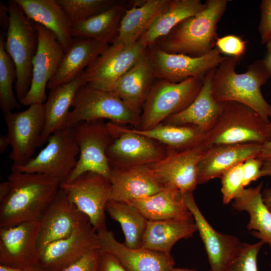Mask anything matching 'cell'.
Here are the masks:
<instances>
[{
  "label": "cell",
  "mask_w": 271,
  "mask_h": 271,
  "mask_svg": "<svg viewBox=\"0 0 271 271\" xmlns=\"http://www.w3.org/2000/svg\"><path fill=\"white\" fill-rule=\"evenodd\" d=\"M60 183L43 174L12 172L0 184V228L41 220Z\"/></svg>",
  "instance_id": "1"
},
{
  "label": "cell",
  "mask_w": 271,
  "mask_h": 271,
  "mask_svg": "<svg viewBox=\"0 0 271 271\" xmlns=\"http://www.w3.org/2000/svg\"><path fill=\"white\" fill-rule=\"evenodd\" d=\"M238 59L226 57L215 68L211 81V92L218 103L236 101L257 112L268 122L271 120V105L265 99L261 88L271 77V68L266 59L251 63L246 71L237 73Z\"/></svg>",
  "instance_id": "2"
},
{
  "label": "cell",
  "mask_w": 271,
  "mask_h": 271,
  "mask_svg": "<svg viewBox=\"0 0 271 271\" xmlns=\"http://www.w3.org/2000/svg\"><path fill=\"white\" fill-rule=\"evenodd\" d=\"M228 0H207L205 8L177 25L154 45L170 54L193 57L204 56L215 47L217 25L224 14Z\"/></svg>",
  "instance_id": "3"
},
{
  "label": "cell",
  "mask_w": 271,
  "mask_h": 271,
  "mask_svg": "<svg viewBox=\"0 0 271 271\" xmlns=\"http://www.w3.org/2000/svg\"><path fill=\"white\" fill-rule=\"evenodd\" d=\"M8 8L9 24L4 44L16 67L15 91L20 102L26 96L31 86L38 33L35 23L26 16L15 0L10 1Z\"/></svg>",
  "instance_id": "4"
},
{
  "label": "cell",
  "mask_w": 271,
  "mask_h": 271,
  "mask_svg": "<svg viewBox=\"0 0 271 271\" xmlns=\"http://www.w3.org/2000/svg\"><path fill=\"white\" fill-rule=\"evenodd\" d=\"M219 114L208 132V146L245 143L263 144L269 140L267 131L270 122L265 121L250 107L236 101L220 103Z\"/></svg>",
  "instance_id": "5"
},
{
  "label": "cell",
  "mask_w": 271,
  "mask_h": 271,
  "mask_svg": "<svg viewBox=\"0 0 271 271\" xmlns=\"http://www.w3.org/2000/svg\"><path fill=\"white\" fill-rule=\"evenodd\" d=\"M72 107L66 126L104 119L122 125H140L141 112L130 107L112 91L94 88L87 83L78 90Z\"/></svg>",
  "instance_id": "6"
},
{
  "label": "cell",
  "mask_w": 271,
  "mask_h": 271,
  "mask_svg": "<svg viewBox=\"0 0 271 271\" xmlns=\"http://www.w3.org/2000/svg\"><path fill=\"white\" fill-rule=\"evenodd\" d=\"M204 78H190L178 83L160 79L155 81L143 107L138 129L152 128L185 109L199 93Z\"/></svg>",
  "instance_id": "7"
},
{
  "label": "cell",
  "mask_w": 271,
  "mask_h": 271,
  "mask_svg": "<svg viewBox=\"0 0 271 271\" xmlns=\"http://www.w3.org/2000/svg\"><path fill=\"white\" fill-rule=\"evenodd\" d=\"M39 154L24 165L13 166L12 172L37 173L66 182L75 167L79 154L73 126L58 130L48 139Z\"/></svg>",
  "instance_id": "8"
},
{
  "label": "cell",
  "mask_w": 271,
  "mask_h": 271,
  "mask_svg": "<svg viewBox=\"0 0 271 271\" xmlns=\"http://www.w3.org/2000/svg\"><path fill=\"white\" fill-rule=\"evenodd\" d=\"M106 123L112 136L106 151L110 167L150 165L166 156L167 148L158 142L122 125Z\"/></svg>",
  "instance_id": "9"
},
{
  "label": "cell",
  "mask_w": 271,
  "mask_h": 271,
  "mask_svg": "<svg viewBox=\"0 0 271 271\" xmlns=\"http://www.w3.org/2000/svg\"><path fill=\"white\" fill-rule=\"evenodd\" d=\"M72 126L79 149V157L66 182L89 172L99 174L109 179L111 167L106 151L112 136L107 123L103 120H97L81 122Z\"/></svg>",
  "instance_id": "10"
},
{
  "label": "cell",
  "mask_w": 271,
  "mask_h": 271,
  "mask_svg": "<svg viewBox=\"0 0 271 271\" xmlns=\"http://www.w3.org/2000/svg\"><path fill=\"white\" fill-rule=\"evenodd\" d=\"M60 189L88 218L97 232L106 228L105 207L111 191L108 178L96 173L86 172L71 181L61 183Z\"/></svg>",
  "instance_id": "11"
},
{
  "label": "cell",
  "mask_w": 271,
  "mask_h": 271,
  "mask_svg": "<svg viewBox=\"0 0 271 271\" xmlns=\"http://www.w3.org/2000/svg\"><path fill=\"white\" fill-rule=\"evenodd\" d=\"M13 166L25 164L39 147L45 123L44 104H35L26 110L4 113Z\"/></svg>",
  "instance_id": "12"
},
{
  "label": "cell",
  "mask_w": 271,
  "mask_h": 271,
  "mask_svg": "<svg viewBox=\"0 0 271 271\" xmlns=\"http://www.w3.org/2000/svg\"><path fill=\"white\" fill-rule=\"evenodd\" d=\"M147 47L139 41L129 45H109L84 70L87 84L111 91L116 82L136 63Z\"/></svg>",
  "instance_id": "13"
},
{
  "label": "cell",
  "mask_w": 271,
  "mask_h": 271,
  "mask_svg": "<svg viewBox=\"0 0 271 271\" xmlns=\"http://www.w3.org/2000/svg\"><path fill=\"white\" fill-rule=\"evenodd\" d=\"M35 25L38 33V46L33 61L31 84L26 96L20 101L25 106L45 103L47 85L56 74L65 53L52 31L39 24Z\"/></svg>",
  "instance_id": "14"
},
{
  "label": "cell",
  "mask_w": 271,
  "mask_h": 271,
  "mask_svg": "<svg viewBox=\"0 0 271 271\" xmlns=\"http://www.w3.org/2000/svg\"><path fill=\"white\" fill-rule=\"evenodd\" d=\"M100 248L98 233L88 220L69 236L44 247L39 253L38 264L48 271H62L89 251Z\"/></svg>",
  "instance_id": "15"
},
{
  "label": "cell",
  "mask_w": 271,
  "mask_h": 271,
  "mask_svg": "<svg viewBox=\"0 0 271 271\" xmlns=\"http://www.w3.org/2000/svg\"><path fill=\"white\" fill-rule=\"evenodd\" d=\"M207 147L204 142L183 151L167 150L163 159L149 166L164 187H174L182 194L193 192L198 184V164Z\"/></svg>",
  "instance_id": "16"
},
{
  "label": "cell",
  "mask_w": 271,
  "mask_h": 271,
  "mask_svg": "<svg viewBox=\"0 0 271 271\" xmlns=\"http://www.w3.org/2000/svg\"><path fill=\"white\" fill-rule=\"evenodd\" d=\"M148 47L157 79L174 83L190 78L205 77L209 71L217 68L226 57L216 47L206 55L199 57L168 53L154 44Z\"/></svg>",
  "instance_id": "17"
},
{
  "label": "cell",
  "mask_w": 271,
  "mask_h": 271,
  "mask_svg": "<svg viewBox=\"0 0 271 271\" xmlns=\"http://www.w3.org/2000/svg\"><path fill=\"white\" fill-rule=\"evenodd\" d=\"M40 220L0 228V265L25 269L38 264Z\"/></svg>",
  "instance_id": "18"
},
{
  "label": "cell",
  "mask_w": 271,
  "mask_h": 271,
  "mask_svg": "<svg viewBox=\"0 0 271 271\" xmlns=\"http://www.w3.org/2000/svg\"><path fill=\"white\" fill-rule=\"evenodd\" d=\"M183 196L204 245L210 270L226 271L241 242L236 236L220 233L211 226L197 206L193 192L185 193Z\"/></svg>",
  "instance_id": "19"
},
{
  "label": "cell",
  "mask_w": 271,
  "mask_h": 271,
  "mask_svg": "<svg viewBox=\"0 0 271 271\" xmlns=\"http://www.w3.org/2000/svg\"><path fill=\"white\" fill-rule=\"evenodd\" d=\"M89 220L60 188L40 220L37 249L39 252L54 241L70 235L83 223Z\"/></svg>",
  "instance_id": "20"
},
{
  "label": "cell",
  "mask_w": 271,
  "mask_h": 271,
  "mask_svg": "<svg viewBox=\"0 0 271 271\" xmlns=\"http://www.w3.org/2000/svg\"><path fill=\"white\" fill-rule=\"evenodd\" d=\"M110 200L129 202L151 196L164 187L149 165L111 167Z\"/></svg>",
  "instance_id": "21"
},
{
  "label": "cell",
  "mask_w": 271,
  "mask_h": 271,
  "mask_svg": "<svg viewBox=\"0 0 271 271\" xmlns=\"http://www.w3.org/2000/svg\"><path fill=\"white\" fill-rule=\"evenodd\" d=\"M100 249L107 251L128 271H173L175 262L171 254L143 247L130 248L116 240L106 228L97 231Z\"/></svg>",
  "instance_id": "22"
},
{
  "label": "cell",
  "mask_w": 271,
  "mask_h": 271,
  "mask_svg": "<svg viewBox=\"0 0 271 271\" xmlns=\"http://www.w3.org/2000/svg\"><path fill=\"white\" fill-rule=\"evenodd\" d=\"M261 144L212 145L205 149L198 164V184L219 178L228 169L245 160L258 157Z\"/></svg>",
  "instance_id": "23"
},
{
  "label": "cell",
  "mask_w": 271,
  "mask_h": 271,
  "mask_svg": "<svg viewBox=\"0 0 271 271\" xmlns=\"http://www.w3.org/2000/svg\"><path fill=\"white\" fill-rule=\"evenodd\" d=\"M156 78L148 47L136 63L116 82L111 91L130 107L141 113Z\"/></svg>",
  "instance_id": "24"
},
{
  "label": "cell",
  "mask_w": 271,
  "mask_h": 271,
  "mask_svg": "<svg viewBox=\"0 0 271 271\" xmlns=\"http://www.w3.org/2000/svg\"><path fill=\"white\" fill-rule=\"evenodd\" d=\"M84 71L74 80L50 89L45 103V123L39 147L42 146L55 131L65 128L76 94L86 84Z\"/></svg>",
  "instance_id": "25"
},
{
  "label": "cell",
  "mask_w": 271,
  "mask_h": 271,
  "mask_svg": "<svg viewBox=\"0 0 271 271\" xmlns=\"http://www.w3.org/2000/svg\"><path fill=\"white\" fill-rule=\"evenodd\" d=\"M33 22L52 31L65 52L72 44L71 24L57 0H15Z\"/></svg>",
  "instance_id": "26"
},
{
  "label": "cell",
  "mask_w": 271,
  "mask_h": 271,
  "mask_svg": "<svg viewBox=\"0 0 271 271\" xmlns=\"http://www.w3.org/2000/svg\"><path fill=\"white\" fill-rule=\"evenodd\" d=\"M109 44L95 40L74 38L47 88L51 89L75 79Z\"/></svg>",
  "instance_id": "27"
},
{
  "label": "cell",
  "mask_w": 271,
  "mask_h": 271,
  "mask_svg": "<svg viewBox=\"0 0 271 271\" xmlns=\"http://www.w3.org/2000/svg\"><path fill=\"white\" fill-rule=\"evenodd\" d=\"M213 69L206 74L202 87L193 101L185 109L167 117L162 123L172 125L197 126L209 132L217 119L220 105L214 99L211 92Z\"/></svg>",
  "instance_id": "28"
},
{
  "label": "cell",
  "mask_w": 271,
  "mask_h": 271,
  "mask_svg": "<svg viewBox=\"0 0 271 271\" xmlns=\"http://www.w3.org/2000/svg\"><path fill=\"white\" fill-rule=\"evenodd\" d=\"M149 221L189 220L193 218L187 208L183 194L167 186L148 197L129 202Z\"/></svg>",
  "instance_id": "29"
},
{
  "label": "cell",
  "mask_w": 271,
  "mask_h": 271,
  "mask_svg": "<svg viewBox=\"0 0 271 271\" xmlns=\"http://www.w3.org/2000/svg\"><path fill=\"white\" fill-rule=\"evenodd\" d=\"M168 0H147L134 3L127 9L112 44L129 45L138 41L160 15Z\"/></svg>",
  "instance_id": "30"
},
{
  "label": "cell",
  "mask_w": 271,
  "mask_h": 271,
  "mask_svg": "<svg viewBox=\"0 0 271 271\" xmlns=\"http://www.w3.org/2000/svg\"><path fill=\"white\" fill-rule=\"evenodd\" d=\"M193 220H148L141 247L171 254L176 242L192 237L197 231Z\"/></svg>",
  "instance_id": "31"
},
{
  "label": "cell",
  "mask_w": 271,
  "mask_h": 271,
  "mask_svg": "<svg viewBox=\"0 0 271 271\" xmlns=\"http://www.w3.org/2000/svg\"><path fill=\"white\" fill-rule=\"evenodd\" d=\"M200 0H168L149 29L138 41L148 47L165 36L180 22L194 16L205 7Z\"/></svg>",
  "instance_id": "32"
},
{
  "label": "cell",
  "mask_w": 271,
  "mask_h": 271,
  "mask_svg": "<svg viewBox=\"0 0 271 271\" xmlns=\"http://www.w3.org/2000/svg\"><path fill=\"white\" fill-rule=\"evenodd\" d=\"M122 3L118 1L104 11L83 22L72 25V37L112 44L117 35L121 20L127 10Z\"/></svg>",
  "instance_id": "33"
},
{
  "label": "cell",
  "mask_w": 271,
  "mask_h": 271,
  "mask_svg": "<svg viewBox=\"0 0 271 271\" xmlns=\"http://www.w3.org/2000/svg\"><path fill=\"white\" fill-rule=\"evenodd\" d=\"M262 186L261 182L255 187L245 188L233 200L232 206L237 211L248 213V229L253 230V236L271 246V213L262 200Z\"/></svg>",
  "instance_id": "34"
},
{
  "label": "cell",
  "mask_w": 271,
  "mask_h": 271,
  "mask_svg": "<svg viewBox=\"0 0 271 271\" xmlns=\"http://www.w3.org/2000/svg\"><path fill=\"white\" fill-rule=\"evenodd\" d=\"M131 130L158 142L167 150L174 151L185 150L206 142L208 133L196 125L163 123L149 129Z\"/></svg>",
  "instance_id": "35"
},
{
  "label": "cell",
  "mask_w": 271,
  "mask_h": 271,
  "mask_svg": "<svg viewBox=\"0 0 271 271\" xmlns=\"http://www.w3.org/2000/svg\"><path fill=\"white\" fill-rule=\"evenodd\" d=\"M105 211L120 225L125 236L124 244L130 248L141 247L148 220L140 210L129 202L110 200Z\"/></svg>",
  "instance_id": "36"
},
{
  "label": "cell",
  "mask_w": 271,
  "mask_h": 271,
  "mask_svg": "<svg viewBox=\"0 0 271 271\" xmlns=\"http://www.w3.org/2000/svg\"><path fill=\"white\" fill-rule=\"evenodd\" d=\"M5 35H0V107L4 113L20 108L21 103L13 89L17 79L15 64L5 48Z\"/></svg>",
  "instance_id": "37"
},
{
  "label": "cell",
  "mask_w": 271,
  "mask_h": 271,
  "mask_svg": "<svg viewBox=\"0 0 271 271\" xmlns=\"http://www.w3.org/2000/svg\"><path fill=\"white\" fill-rule=\"evenodd\" d=\"M116 0H57L66 14L71 26L83 22L108 9Z\"/></svg>",
  "instance_id": "38"
},
{
  "label": "cell",
  "mask_w": 271,
  "mask_h": 271,
  "mask_svg": "<svg viewBox=\"0 0 271 271\" xmlns=\"http://www.w3.org/2000/svg\"><path fill=\"white\" fill-rule=\"evenodd\" d=\"M264 244L261 240L253 244L241 242L226 271H258V254Z\"/></svg>",
  "instance_id": "39"
},
{
  "label": "cell",
  "mask_w": 271,
  "mask_h": 271,
  "mask_svg": "<svg viewBox=\"0 0 271 271\" xmlns=\"http://www.w3.org/2000/svg\"><path fill=\"white\" fill-rule=\"evenodd\" d=\"M220 179L222 202L224 205H226L240 195L245 189L242 163L228 169Z\"/></svg>",
  "instance_id": "40"
},
{
  "label": "cell",
  "mask_w": 271,
  "mask_h": 271,
  "mask_svg": "<svg viewBox=\"0 0 271 271\" xmlns=\"http://www.w3.org/2000/svg\"><path fill=\"white\" fill-rule=\"evenodd\" d=\"M215 47L221 54L237 58L243 56L246 48V42L237 36L228 35L217 39Z\"/></svg>",
  "instance_id": "41"
},
{
  "label": "cell",
  "mask_w": 271,
  "mask_h": 271,
  "mask_svg": "<svg viewBox=\"0 0 271 271\" xmlns=\"http://www.w3.org/2000/svg\"><path fill=\"white\" fill-rule=\"evenodd\" d=\"M260 20L258 30L262 44H266L271 36V0H262L259 5Z\"/></svg>",
  "instance_id": "42"
},
{
  "label": "cell",
  "mask_w": 271,
  "mask_h": 271,
  "mask_svg": "<svg viewBox=\"0 0 271 271\" xmlns=\"http://www.w3.org/2000/svg\"><path fill=\"white\" fill-rule=\"evenodd\" d=\"M100 249L89 251L62 271H98Z\"/></svg>",
  "instance_id": "43"
},
{
  "label": "cell",
  "mask_w": 271,
  "mask_h": 271,
  "mask_svg": "<svg viewBox=\"0 0 271 271\" xmlns=\"http://www.w3.org/2000/svg\"><path fill=\"white\" fill-rule=\"evenodd\" d=\"M263 161L257 157L251 158L242 163L244 187L261 177V170Z\"/></svg>",
  "instance_id": "44"
},
{
  "label": "cell",
  "mask_w": 271,
  "mask_h": 271,
  "mask_svg": "<svg viewBox=\"0 0 271 271\" xmlns=\"http://www.w3.org/2000/svg\"><path fill=\"white\" fill-rule=\"evenodd\" d=\"M98 271H128L119 259L111 253L100 249Z\"/></svg>",
  "instance_id": "45"
},
{
  "label": "cell",
  "mask_w": 271,
  "mask_h": 271,
  "mask_svg": "<svg viewBox=\"0 0 271 271\" xmlns=\"http://www.w3.org/2000/svg\"><path fill=\"white\" fill-rule=\"evenodd\" d=\"M257 158L263 162H271V139L262 145L260 153Z\"/></svg>",
  "instance_id": "46"
},
{
  "label": "cell",
  "mask_w": 271,
  "mask_h": 271,
  "mask_svg": "<svg viewBox=\"0 0 271 271\" xmlns=\"http://www.w3.org/2000/svg\"><path fill=\"white\" fill-rule=\"evenodd\" d=\"M262 197L264 205L271 213V187L262 191Z\"/></svg>",
  "instance_id": "47"
},
{
  "label": "cell",
  "mask_w": 271,
  "mask_h": 271,
  "mask_svg": "<svg viewBox=\"0 0 271 271\" xmlns=\"http://www.w3.org/2000/svg\"><path fill=\"white\" fill-rule=\"evenodd\" d=\"M0 271H48L38 264L25 269H15L0 265Z\"/></svg>",
  "instance_id": "48"
},
{
  "label": "cell",
  "mask_w": 271,
  "mask_h": 271,
  "mask_svg": "<svg viewBox=\"0 0 271 271\" xmlns=\"http://www.w3.org/2000/svg\"><path fill=\"white\" fill-rule=\"evenodd\" d=\"M9 146H10V143L7 136L1 135L0 136V153H4Z\"/></svg>",
  "instance_id": "49"
},
{
  "label": "cell",
  "mask_w": 271,
  "mask_h": 271,
  "mask_svg": "<svg viewBox=\"0 0 271 271\" xmlns=\"http://www.w3.org/2000/svg\"><path fill=\"white\" fill-rule=\"evenodd\" d=\"M261 177L271 176V162H264L261 170Z\"/></svg>",
  "instance_id": "50"
},
{
  "label": "cell",
  "mask_w": 271,
  "mask_h": 271,
  "mask_svg": "<svg viewBox=\"0 0 271 271\" xmlns=\"http://www.w3.org/2000/svg\"><path fill=\"white\" fill-rule=\"evenodd\" d=\"M265 45L268 53L271 52V36Z\"/></svg>",
  "instance_id": "51"
},
{
  "label": "cell",
  "mask_w": 271,
  "mask_h": 271,
  "mask_svg": "<svg viewBox=\"0 0 271 271\" xmlns=\"http://www.w3.org/2000/svg\"><path fill=\"white\" fill-rule=\"evenodd\" d=\"M173 271H197L195 269L187 268H174ZM210 271V270H209Z\"/></svg>",
  "instance_id": "52"
},
{
  "label": "cell",
  "mask_w": 271,
  "mask_h": 271,
  "mask_svg": "<svg viewBox=\"0 0 271 271\" xmlns=\"http://www.w3.org/2000/svg\"><path fill=\"white\" fill-rule=\"evenodd\" d=\"M267 131H268V133L269 140H270L271 139V121L268 124Z\"/></svg>",
  "instance_id": "53"
},
{
  "label": "cell",
  "mask_w": 271,
  "mask_h": 271,
  "mask_svg": "<svg viewBox=\"0 0 271 271\" xmlns=\"http://www.w3.org/2000/svg\"><path fill=\"white\" fill-rule=\"evenodd\" d=\"M266 59L268 61L271 68V52L268 53V56Z\"/></svg>",
  "instance_id": "54"
},
{
  "label": "cell",
  "mask_w": 271,
  "mask_h": 271,
  "mask_svg": "<svg viewBox=\"0 0 271 271\" xmlns=\"http://www.w3.org/2000/svg\"><path fill=\"white\" fill-rule=\"evenodd\" d=\"M270 265H271V264H270Z\"/></svg>",
  "instance_id": "55"
}]
</instances>
